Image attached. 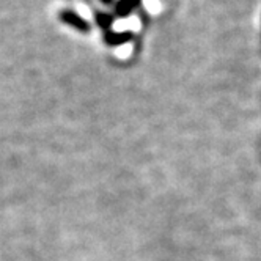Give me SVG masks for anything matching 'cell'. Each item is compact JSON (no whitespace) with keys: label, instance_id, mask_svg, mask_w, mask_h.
Segmentation results:
<instances>
[{"label":"cell","instance_id":"1","mask_svg":"<svg viewBox=\"0 0 261 261\" xmlns=\"http://www.w3.org/2000/svg\"><path fill=\"white\" fill-rule=\"evenodd\" d=\"M63 19L66 22H71V24H74L76 27L82 29V30H87V24L82 19H79V17H76V14H72V13H63Z\"/></svg>","mask_w":261,"mask_h":261}]
</instances>
